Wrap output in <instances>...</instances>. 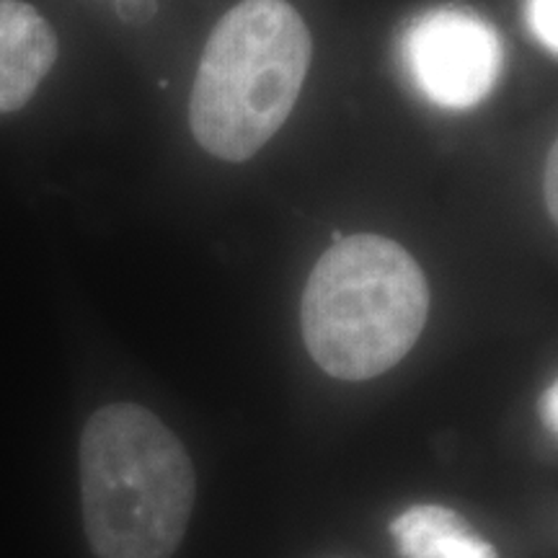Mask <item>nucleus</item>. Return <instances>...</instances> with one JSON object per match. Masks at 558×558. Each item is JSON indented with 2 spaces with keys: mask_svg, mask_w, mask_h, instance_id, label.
<instances>
[{
  "mask_svg": "<svg viewBox=\"0 0 558 558\" xmlns=\"http://www.w3.org/2000/svg\"><path fill=\"white\" fill-rule=\"evenodd\" d=\"M313 58L308 26L288 0H243L202 52L190 124L209 156L254 158L295 109Z\"/></svg>",
  "mask_w": 558,
  "mask_h": 558,
  "instance_id": "7ed1b4c3",
  "label": "nucleus"
},
{
  "mask_svg": "<svg viewBox=\"0 0 558 558\" xmlns=\"http://www.w3.org/2000/svg\"><path fill=\"white\" fill-rule=\"evenodd\" d=\"M541 414H543V424H546V429H550V435H556L558 429V386L546 388V393H543V401H541Z\"/></svg>",
  "mask_w": 558,
  "mask_h": 558,
  "instance_id": "1a4fd4ad",
  "label": "nucleus"
},
{
  "mask_svg": "<svg viewBox=\"0 0 558 558\" xmlns=\"http://www.w3.org/2000/svg\"><path fill=\"white\" fill-rule=\"evenodd\" d=\"M429 284L414 256L383 235H341L313 267L300 305L316 365L339 380L396 367L422 337Z\"/></svg>",
  "mask_w": 558,
  "mask_h": 558,
  "instance_id": "f03ea898",
  "label": "nucleus"
},
{
  "mask_svg": "<svg viewBox=\"0 0 558 558\" xmlns=\"http://www.w3.org/2000/svg\"><path fill=\"white\" fill-rule=\"evenodd\" d=\"M407 65L429 101L471 109L484 101L505 70L497 29L469 9H439L409 29Z\"/></svg>",
  "mask_w": 558,
  "mask_h": 558,
  "instance_id": "20e7f679",
  "label": "nucleus"
},
{
  "mask_svg": "<svg viewBox=\"0 0 558 558\" xmlns=\"http://www.w3.org/2000/svg\"><path fill=\"white\" fill-rule=\"evenodd\" d=\"M556 166H558V158H556V148L550 150L548 156V171H546V205L550 209V215L556 218L558 213V194H556Z\"/></svg>",
  "mask_w": 558,
  "mask_h": 558,
  "instance_id": "9d476101",
  "label": "nucleus"
},
{
  "mask_svg": "<svg viewBox=\"0 0 558 558\" xmlns=\"http://www.w3.org/2000/svg\"><path fill=\"white\" fill-rule=\"evenodd\" d=\"M530 29L535 32L550 52L558 50V26H556V0H530L527 3Z\"/></svg>",
  "mask_w": 558,
  "mask_h": 558,
  "instance_id": "0eeeda50",
  "label": "nucleus"
},
{
  "mask_svg": "<svg viewBox=\"0 0 558 558\" xmlns=\"http://www.w3.org/2000/svg\"><path fill=\"white\" fill-rule=\"evenodd\" d=\"M403 558H499L492 543L473 533L469 522L439 505H418L390 522Z\"/></svg>",
  "mask_w": 558,
  "mask_h": 558,
  "instance_id": "423d86ee",
  "label": "nucleus"
},
{
  "mask_svg": "<svg viewBox=\"0 0 558 558\" xmlns=\"http://www.w3.org/2000/svg\"><path fill=\"white\" fill-rule=\"evenodd\" d=\"M156 13V0H120V16L124 21H140L150 19Z\"/></svg>",
  "mask_w": 558,
  "mask_h": 558,
  "instance_id": "6e6552de",
  "label": "nucleus"
},
{
  "mask_svg": "<svg viewBox=\"0 0 558 558\" xmlns=\"http://www.w3.org/2000/svg\"><path fill=\"white\" fill-rule=\"evenodd\" d=\"M58 60V37L47 19L24 0H0V111L32 101Z\"/></svg>",
  "mask_w": 558,
  "mask_h": 558,
  "instance_id": "39448f33",
  "label": "nucleus"
},
{
  "mask_svg": "<svg viewBox=\"0 0 558 558\" xmlns=\"http://www.w3.org/2000/svg\"><path fill=\"white\" fill-rule=\"evenodd\" d=\"M81 497L99 558H171L190 525L194 465L181 439L137 403H111L81 435Z\"/></svg>",
  "mask_w": 558,
  "mask_h": 558,
  "instance_id": "f257e3e1",
  "label": "nucleus"
}]
</instances>
